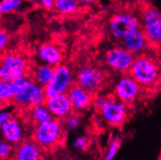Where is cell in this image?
<instances>
[{
  "instance_id": "9a60e30c",
  "label": "cell",
  "mask_w": 161,
  "mask_h": 160,
  "mask_svg": "<svg viewBox=\"0 0 161 160\" xmlns=\"http://www.w3.org/2000/svg\"><path fill=\"white\" fill-rule=\"evenodd\" d=\"M36 55L42 63L53 67L60 65L63 59V55L59 47L50 42L39 45L36 50Z\"/></svg>"
},
{
  "instance_id": "7402d4cb",
  "label": "cell",
  "mask_w": 161,
  "mask_h": 160,
  "mask_svg": "<svg viewBox=\"0 0 161 160\" xmlns=\"http://www.w3.org/2000/svg\"><path fill=\"white\" fill-rule=\"evenodd\" d=\"M24 0H1L0 15H7L16 12L22 6Z\"/></svg>"
},
{
  "instance_id": "5b68a950",
  "label": "cell",
  "mask_w": 161,
  "mask_h": 160,
  "mask_svg": "<svg viewBox=\"0 0 161 160\" xmlns=\"http://www.w3.org/2000/svg\"><path fill=\"white\" fill-rule=\"evenodd\" d=\"M75 77L68 66L58 65L55 67L54 74L48 84L44 86V92L47 97L58 94L67 93L74 85Z\"/></svg>"
},
{
  "instance_id": "4dcf8cb0",
  "label": "cell",
  "mask_w": 161,
  "mask_h": 160,
  "mask_svg": "<svg viewBox=\"0 0 161 160\" xmlns=\"http://www.w3.org/2000/svg\"><path fill=\"white\" fill-rule=\"evenodd\" d=\"M41 4L44 9H54V4H55V0H40Z\"/></svg>"
},
{
  "instance_id": "1f68e13d",
  "label": "cell",
  "mask_w": 161,
  "mask_h": 160,
  "mask_svg": "<svg viewBox=\"0 0 161 160\" xmlns=\"http://www.w3.org/2000/svg\"><path fill=\"white\" fill-rule=\"evenodd\" d=\"M81 4H86V5H90V4H94L96 3L98 0H79Z\"/></svg>"
},
{
  "instance_id": "f546056e",
  "label": "cell",
  "mask_w": 161,
  "mask_h": 160,
  "mask_svg": "<svg viewBox=\"0 0 161 160\" xmlns=\"http://www.w3.org/2000/svg\"><path fill=\"white\" fill-rule=\"evenodd\" d=\"M12 114L9 110H0V129H1L2 126L8 120L12 117Z\"/></svg>"
},
{
  "instance_id": "83f0119b",
  "label": "cell",
  "mask_w": 161,
  "mask_h": 160,
  "mask_svg": "<svg viewBox=\"0 0 161 160\" xmlns=\"http://www.w3.org/2000/svg\"><path fill=\"white\" fill-rule=\"evenodd\" d=\"M90 141L86 136H78L73 140V146L77 151H85L87 149Z\"/></svg>"
},
{
  "instance_id": "7a4b0ae2",
  "label": "cell",
  "mask_w": 161,
  "mask_h": 160,
  "mask_svg": "<svg viewBox=\"0 0 161 160\" xmlns=\"http://www.w3.org/2000/svg\"><path fill=\"white\" fill-rule=\"evenodd\" d=\"M129 74L142 88H150L159 82L161 72L160 66L153 58L147 55H138L135 58Z\"/></svg>"
},
{
  "instance_id": "44dd1931",
  "label": "cell",
  "mask_w": 161,
  "mask_h": 160,
  "mask_svg": "<svg viewBox=\"0 0 161 160\" xmlns=\"http://www.w3.org/2000/svg\"><path fill=\"white\" fill-rule=\"evenodd\" d=\"M14 97L11 82L0 79V105L10 102L14 99Z\"/></svg>"
},
{
  "instance_id": "7c38bea8",
  "label": "cell",
  "mask_w": 161,
  "mask_h": 160,
  "mask_svg": "<svg viewBox=\"0 0 161 160\" xmlns=\"http://www.w3.org/2000/svg\"><path fill=\"white\" fill-rule=\"evenodd\" d=\"M44 104L52 114V117L61 120L73 112L71 102L67 93L47 97Z\"/></svg>"
},
{
  "instance_id": "ba28073f",
  "label": "cell",
  "mask_w": 161,
  "mask_h": 160,
  "mask_svg": "<svg viewBox=\"0 0 161 160\" xmlns=\"http://www.w3.org/2000/svg\"><path fill=\"white\" fill-rule=\"evenodd\" d=\"M47 99L43 86L31 79L14 95V102L20 107H32L43 105Z\"/></svg>"
},
{
  "instance_id": "277c9868",
  "label": "cell",
  "mask_w": 161,
  "mask_h": 160,
  "mask_svg": "<svg viewBox=\"0 0 161 160\" xmlns=\"http://www.w3.org/2000/svg\"><path fill=\"white\" fill-rule=\"evenodd\" d=\"M75 82V84L95 95L103 89L106 82V76L98 67L84 65L77 72Z\"/></svg>"
},
{
  "instance_id": "8fae6325",
  "label": "cell",
  "mask_w": 161,
  "mask_h": 160,
  "mask_svg": "<svg viewBox=\"0 0 161 160\" xmlns=\"http://www.w3.org/2000/svg\"><path fill=\"white\" fill-rule=\"evenodd\" d=\"M142 88L129 73H126L116 82L112 94L116 99L131 105L139 99Z\"/></svg>"
},
{
  "instance_id": "f1b7e54d",
  "label": "cell",
  "mask_w": 161,
  "mask_h": 160,
  "mask_svg": "<svg viewBox=\"0 0 161 160\" xmlns=\"http://www.w3.org/2000/svg\"><path fill=\"white\" fill-rule=\"evenodd\" d=\"M9 43V37L4 30L0 28V54L4 51Z\"/></svg>"
},
{
  "instance_id": "ac0fdd59",
  "label": "cell",
  "mask_w": 161,
  "mask_h": 160,
  "mask_svg": "<svg viewBox=\"0 0 161 160\" xmlns=\"http://www.w3.org/2000/svg\"><path fill=\"white\" fill-rule=\"evenodd\" d=\"M54 70L55 67L42 63L41 65H37L33 69L32 75H31L32 76H31V79L44 87L52 79L54 74Z\"/></svg>"
},
{
  "instance_id": "d6986e66",
  "label": "cell",
  "mask_w": 161,
  "mask_h": 160,
  "mask_svg": "<svg viewBox=\"0 0 161 160\" xmlns=\"http://www.w3.org/2000/svg\"><path fill=\"white\" fill-rule=\"evenodd\" d=\"M80 5L79 0H55L54 9L59 13L69 15L78 11Z\"/></svg>"
},
{
  "instance_id": "5bb4252c",
  "label": "cell",
  "mask_w": 161,
  "mask_h": 160,
  "mask_svg": "<svg viewBox=\"0 0 161 160\" xmlns=\"http://www.w3.org/2000/svg\"><path fill=\"white\" fill-rule=\"evenodd\" d=\"M44 149L34 139L25 140L16 145L14 159L16 160H39L43 158Z\"/></svg>"
},
{
  "instance_id": "e0dca14e",
  "label": "cell",
  "mask_w": 161,
  "mask_h": 160,
  "mask_svg": "<svg viewBox=\"0 0 161 160\" xmlns=\"http://www.w3.org/2000/svg\"><path fill=\"white\" fill-rule=\"evenodd\" d=\"M121 45L126 50L130 51L134 55H139L146 50L149 45L146 34L142 28H139L121 40Z\"/></svg>"
},
{
  "instance_id": "484cf974",
  "label": "cell",
  "mask_w": 161,
  "mask_h": 160,
  "mask_svg": "<svg viewBox=\"0 0 161 160\" xmlns=\"http://www.w3.org/2000/svg\"><path fill=\"white\" fill-rule=\"evenodd\" d=\"M121 141L119 138H114L112 141L110 142L108 148L106 150V152L104 154V159L107 160H111L115 158L117 156L118 151L121 147Z\"/></svg>"
},
{
  "instance_id": "4316f807",
  "label": "cell",
  "mask_w": 161,
  "mask_h": 160,
  "mask_svg": "<svg viewBox=\"0 0 161 160\" xmlns=\"http://www.w3.org/2000/svg\"><path fill=\"white\" fill-rule=\"evenodd\" d=\"M31 76H29L28 75L26 74L16 78V79L13 80V81H10L11 86H12V89L14 95L18 92V91L20 90L23 87H24V86H25L26 85L31 81Z\"/></svg>"
},
{
  "instance_id": "9c48e42d",
  "label": "cell",
  "mask_w": 161,
  "mask_h": 160,
  "mask_svg": "<svg viewBox=\"0 0 161 160\" xmlns=\"http://www.w3.org/2000/svg\"><path fill=\"white\" fill-rule=\"evenodd\" d=\"M135 58L136 55L122 46H116L108 49L103 57L105 64L108 68L121 74L129 73Z\"/></svg>"
},
{
  "instance_id": "52a82bcc",
  "label": "cell",
  "mask_w": 161,
  "mask_h": 160,
  "mask_svg": "<svg viewBox=\"0 0 161 160\" xmlns=\"http://www.w3.org/2000/svg\"><path fill=\"white\" fill-rule=\"evenodd\" d=\"M28 63L26 58L17 53H7L0 58V79L13 81L26 75Z\"/></svg>"
},
{
  "instance_id": "2e32d148",
  "label": "cell",
  "mask_w": 161,
  "mask_h": 160,
  "mask_svg": "<svg viewBox=\"0 0 161 160\" xmlns=\"http://www.w3.org/2000/svg\"><path fill=\"white\" fill-rule=\"evenodd\" d=\"M0 136L16 146L24 140L25 131L20 121L12 117L2 126Z\"/></svg>"
},
{
  "instance_id": "6da1fadb",
  "label": "cell",
  "mask_w": 161,
  "mask_h": 160,
  "mask_svg": "<svg viewBox=\"0 0 161 160\" xmlns=\"http://www.w3.org/2000/svg\"><path fill=\"white\" fill-rule=\"evenodd\" d=\"M65 135V130L62 120L52 118L43 123L36 124L33 132V139L44 151H47L60 145Z\"/></svg>"
},
{
  "instance_id": "4fadbf2b",
  "label": "cell",
  "mask_w": 161,
  "mask_h": 160,
  "mask_svg": "<svg viewBox=\"0 0 161 160\" xmlns=\"http://www.w3.org/2000/svg\"><path fill=\"white\" fill-rule=\"evenodd\" d=\"M67 94L71 102L73 112L81 114L88 110L90 107H92L93 94L75 83L72 86Z\"/></svg>"
},
{
  "instance_id": "8992f818",
  "label": "cell",
  "mask_w": 161,
  "mask_h": 160,
  "mask_svg": "<svg viewBox=\"0 0 161 160\" xmlns=\"http://www.w3.org/2000/svg\"><path fill=\"white\" fill-rule=\"evenodd\" d=\"M141 25L149 44L161 45V12L154 6H147L141 15Z\"/></svg>"
},
{
  "instance_id": "d4e9b609",
  "label": "cell",
  "mask_w": 161,
  "mask_h": 160,
  "mask_svg": "<svg viewBox=\"0 0 161 160\" xmlns=\"http://www.w3.org/2000/svg\"><path fill=\"white\" fill-rule=\"evenodd\" d=\"M114 98V96L113 94H102L97 93V94L93 95L92 106L98 111V110H100L102 108L103 106H105L110 101L112 100Z\"/></svg>"
},
{
  "instance_id": "30bf717a",
  "label": "cell",
  "mask_w": 161,
  "mask_h": 160,
  "mask_svg": "<svg viewBox=\"0 0 161 160\" xmlns=\"http://www.w3.org/2000/svg\"><path fill=\"white\" fill-rule=\"evenodd\" d=\"M129 105L115 97L98 110L101 120L109 126L121 127L125 123L129 114Z\"/></svg>"
},
{
  "instance_id": "3957f363",
  "label": "cell",
  "mask_w": 161,
  "mask_h": 160,
  "mask_svg": "<svg viewBox=\"0 0 161 160\" xmlns=\"http://www.w3.org/2000/svg\"><path fill=\"white\" fill-rule=\"evenodd\" d=\"M141 23L134 14L119 12L114 14L108 22V32L114 40L121 41L128 34L140 28Z\"/></svg>"
},
{
  "instance_id": "603a6c76",
  "label": "cell",
  "mask_w": 161,
  "mask_h": 160,
  "mask_svg": "<svg viewBox=\"0 0 161 160\" xmlns=\"http://www.w3.org/2000/svg\"><path fill=\"white\" fill-rule=\"evenodd\" d=\"M62 121L64 128L66 131H76L81 125V117H80V114L72 112Z\"/></svg>"
},
{
  "instance_id": "ffe728a7",
  "label": "cell",
  "mask_w": 161,
  "mask_h": 160,
  "mask_svg": "<svg viewBox=\"0 0 161 160\" xmlns=\"http://www.w3.org/2000/svg\"><path fill=\"white\" fill-rule=\"evenodd\" d=\"M31 109V118L36 124L43 123V122L54 118L47 107L45 106V104L32 107Z\"/></svg>"
},
{
  "instance_id": "cb8c5ba5",
  "label": "cell",
  "mask_w": 161,
  "mask_h": 160,
  "mask_svg": "<svg viewBox=\"0 0 161 160\" xmlns=\"http://www.w3.org/2000/svg\"><path fill=\"white\" fill-rule=\"evenodd\" d=\"M15 145L0 136V159H9L14 158Z\"/></svg>"
},
{
  "instance_id": "d6a6232c",
  "label": "cell",
  "mask_w": 161,
  "mask_h": 160,
  "mask_svg": "<svg viewBox=\"0 0 161 160\" xmlns=\"http://www.w3.org/2000/svg\"><path fill=\"white\" fill-rule=\"evenodd\" d=\"M111 1L113 2V3H121L123 0H111Z\"/></svg>"
}]
</instances>
